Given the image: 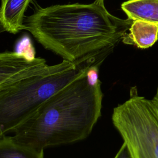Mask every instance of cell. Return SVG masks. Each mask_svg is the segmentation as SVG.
<instances>
[{"label":"cell","instance_id":"6da1fadb","mask_svg":"<svg viewBox=\"0 0 158 158\" xmlns=\"http://www.w3.org/2000/svg\"><path fill=\"white\" fill-rule=\"evenodd\" d=\"M133 21L114 16L104 3L35 6L25 16L23 30L45 49L71 62L107 50L122 40Z\"/></svg>","mask_w":158,"mask_h":158},{"label":"cell","instance_id":"7a4b0ae2","mask_svg":"<svg viewBox=\"0 0 158 158\" xmlns=\"http://www.w3.org/2000/svg\"><path fill=\"white\" fill-rule=\"evenodd\" d=\"M86 72L47 99L12 131V139L44 150L88 137L101 115L103 94L101 81L91 83Z\"/></svg>","mask_w":158,"mask_h":158},{"label":"cell","instance_id":"3957f363","mask_svg":"<svg viewBox=\"0 0 158 158\" xmlns=\"http://www.w3.org/2000/svg\"><path fill=\"white\" fill-rule=\"evenodd\" d=\"M106 57L100 52L75 62L63 60L0 85V138L10 134L47 99Z\"/></svg>","mask_w":158,"mask_h":158},{"label":"cell","instance_id":"277c9868","mask_svg":"<svg viewBox=\"0 0 158 158\" xmlns=\"http://www.w3.org/2000/svg\"><path fill=\"white\" fill-rule=\"evenodd\" d=\"M112 120L133 158H158V112L151 99L131 88L130 98L114 109Z\"/></svg>","mask_w":158,"mask_h":158},{"label":"cell","instance_id":"5b68a950","mask_svg":"<svg viewBox=\"0 0 158 158\" xmlns=\"http://www.w3.org/2000/svg\"><path fill=\"white\" fill-rule=\"evenodd\" d=\"M33 0H1L0 32L17 34L23 30L25 12Z\"/></svg>","mask_w":158,"mask_h":158},{"label":"cell","instance_id":"8992f818","mask_svg":"<svg viewBox=\"0 0 158 158\" xmlns=\"http://www.w3.org/2000/svg\"><path fill=\"white\" fill-rule=\"evenodd\" d=\"M122 41L140 49L151 47L158 40V26L140 20L133 21Z\"/></svg>","mask_w":158,"mask_h":158},{"label":"cell","instance_id":"52a82bcc","mask_svg":"<svg viewBox=\"0 0 158 158\" xmlns=\"http://www.w3.org/2000/svg\"><path fill=\"white\" fill-rule=\"evenodd\" d=\"M128 19L158 26V0H128L121 4Z\"/></svg>","mask_w":158,"mask_h":158},{"label":"cell","instance_id":"ba28073f","mask_svg":"<svg viewBox=\"0 0 158 158\" xmlns=\"http://www.w3.org/2000/svg\"><path fill=\"white\" fill-rule=\"evenodd\" d=\"M0 158H44V150L19 144L6 135L0 138Z\"/></svg>","mask_w":158,"mask_h":158},{"label":"cell","instance_id":"9c48e42d","mask_svg":"<svg viewBox=\"0 0 158 158\" xmlns=\"http://www.w3.org/2000/svg\"><path fill=\"white\" fill-rule=\"evenodd\" d=\"M114 158H133L129 148L125 142L123 141V144Z\"/></svg>","mask_w":158,"mask_h":158},{"label":"cell","instance_id":"30bf717a","mask_svg":"<svg viewBox=\"0 0 158 158\" xmlns=\"http://www.w3.org/2000/svg\"><path fill=\"white\" fill-rule=\"evenodd\" d=\"M155 107L156 108L157 112H158V86H157V90H156V93L154 95V96L153 97V98L151 99Z\"/></svg>","mask_w":158,"mask_h":158},{"label":"cell","instance_id":"8fae6325","mask_svg":"<svg viewBox=\"0 0 158 158\" xmlns=\"http://www.w3.org/2000/svg\"><path fill=\"white\" fill-rule=\"evenodd\" d=\"M96 1H98V2H99L104 3V0H96Z\"/></svg>","mask_w":158,"mask_h":158}]
</instances>
